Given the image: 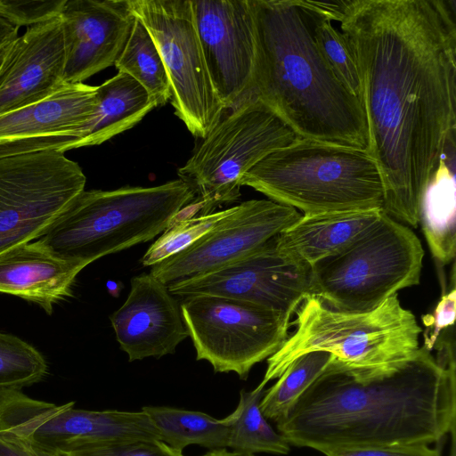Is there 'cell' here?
Masks as SVG:
<instances>
[{
	"label": "cell",
	"mask_w": 456,
	"mask_h": 456,
	"mask_svg": "<svg viewBox=\"0 0 456 456\" xmlns=\"http://www.w3.org/2000/svg\"><path fill=\"white\" fill-rule=\"evenodd\" d=\"M340 28L359 67L383 210L416 228L440 162L455 164L456 1L350 0Z\"/></svg>",
	"instance_id": "obj_1"
},
{
	"label": "cell",
	"mask_w": 456,
	"mask_h": 456,
	"mask_svg": "<svg viewBox=\"0 0 456 456\" xmlns=\"http://www.w3.org/2000/svg\"><path fill=\"white\" fill-rule=\"evenodd\" d=\"M454 355L425 346L397 371L360 381L331 361L276 422L289 444L339 448L430 444L455 429Z\"/></svg>",
	"instance_id": "obj_2"
},
{
	"label": "cell",
	"mask_w": 456,
	"mask_h": 456,
	"mask_svg": "<svg viewBox=\"0 0 456 456\" xmlns=\"http://www.w3.org/2000/svg\"><path fill=\"white\" fill-rule=\"evenodd\" d=\"M253 94L300 138L369 151L363 106L338 77L298 0H249Z\"/></svg>",
	"instance_id": "obj_3"
},
{
	"label": "cell",
	"mask_w": 456,
	"mask_h": 456,
	"mask_svg": "<svg viewBox=\"0 0 456 456\" xmlns=\"http://www.w3.org/2000/svg\"><path fill=\"white\" fill-rule=\"evenodd\" d=\"M290 322L295 331L267 359L260 385L278 379L300 355L325 351L339 369L360 381L390 375L404 366L419 348L421 329L397 294L376 309L350 313L332 309L309 295Z\"/></svg>",
	"instance_id": "obj_4"
},
{
	"label": "cell",
	"mask_w": 456,
	"mask_h": 456,
	"mask_svg": "<svg viewBox=\"0 0 456 456\" xmlns=\"http://www.w3.org/2000/svg\"><path fill=\"white\" fill-rule=\"evenodd\" d=\"M195 199L181 179L157 186L84 190L37 240L54 255L87 266L152 240Z\"/></svg>",
	"instance_id": "obj_5"
},
{
	"label": "cell",
	"mask_w": 456,
	"mask_h": 456,
	"mask_svg": "<svg viewBox=\"0 0 456 456\" xmlns=\"http://www.w3.org/2000/svg\"><path fill=\"white\" fill-rule=\"evenodd\" d=\"M304 215L382 208L384 184L368 151L300 139L256 164L240 181Z\"/></svg>",
	"instance_id": "obj_6"
},
{
	"label": "cell",
	"mask_w": 456,
	"mask_h": 456,
	"mask_svg": "<svg viewBox=\"0 0 456 456\" xmlns=\"http://www.w3.org/2000/svg\"><path fill=\"white\" fill-rule=\"evenodd\" d=\"M423 257L412 230L383 211L347 248L311 267V295L335 310L370 312L397 291L419 283Z\"/></svg>",
	"instance_id": "obj_7"
},
{
	"label": "cell",
	"mask_w": 456,
	"mask_h": 456,
	"mask_svg": "<svg viewBox=\"0 0 456 456\" xmlns=\"http://www.w3.org/2000/svg\"><path fill=\"white\" fill-rule=\"evenodd\" d=\"M300 139L252 93L221 118L177 175L202 204L200 216L209 215L240 198V181L256 164Z\"/></svg>",
	"instance_id": "obj_8"
},
{
	"label": "cell",
	"mask_w": 456,
	"mask_h": 456,
	"mask_svg": "<svg viewBox=\"0 0 456 456\" xmlns=\"http://www.w3.org/2000/svg\"><path fill=\"white\" fill-rule=\"evenodd\" d=\"M180 305L196 359L241 379L281 347L291 326L285 314L226 297L189 296Z\"/></svg>",
	"instance_id": "obj_9"
},
{
	"label": "cell",
	"mask_w": 456,
	"mask_h": 456,
	"mask_svg": "<svg viewBox=\"0 0 456 456\" xmlns=\"http://www.w3.org/2000/svg\"><path fill=\"white\" fill-rule=\"evenodd\" d=\"M74 404L56 405L33 399L20 388H0V431L36 450L58 454L86 445L160 440L142 410L88 411Z\"/></svg>",
	"instance_id": "obj_10"
},
{
	"label": "cell",
	"mask_w": 456,
	"mask_h": 456,
	"mask_svg": "<svg viewBox=\"0 0 456 456\" xmlns=\"http://www.w3.org/2000/svg\"><path fill=\"white\" fill-rule=\"evenodd\" d=\"M163 60L175 114L196 137L205 138L223 117L207 69L191 0H128Z\"/></svg>",
	"instance_id": "obj_11"
},
{
	"label": "cell",
	"mask_w": 456,
	"mask_h": 456,
	"mask_svg": "<svg viewBox=\"0 0 456 456\" xmlns=\"http://www.w3.org/2000/svg\"><path fill=\"white\" fill-rule=\"evenodd\" d=\"M86 182L80 166L61 151L0 158V255L42 236Z\"/></svg>",
	"instance_id": "obj_12"
},
{
	"label": "cell",
	"mask_w": 456,
	"mask_h": 456,
	"mask_svg": "<svg viewBox=\"0 0 456 456\" xmlns=\"http://www.w3.org/2000/svg\"><path fill=\"white\" fill-rule=\"evenodd\" d=\"M276 237L222 268L170 283L167 288L174 296L226 297L291 318L311 295V268L281 253Z\"/></svg>",
	"instance_id": "obj_13"
},
{
	"label": "cell",
	"mask_w": 456,
	"mask_h": 456,
	"mask_svg": "<svg viewBox=\"0 0 456 456\" xmlns=\"http://www.w3.org/2000/svg\"><path fill=\"white\" fill-rule=\"evenodd\" d=\"M301 216L296 208L271 200L244 201L191 246L152 265L149 273L168 285L213 272L279 235Z\"/></svg>",
	"instance_id": "obj_14"
},
{
	"label": "cell",
	"mask_w": 456,
	"mask_h": 456,
	"mask_svg": "<svg viewBox=\"0 0 456 456\" xmlns=\"http://www.w3.org/2000/svg\"><path fill=\"white\" fill-rule=\"evenodd\" d=\"M214 90L224 110L253 93L256 55L249 0H191Z\"/></svg>",
	"instance_id": "obj_15"
},
{
	"label": "cell",
	"mask_w": 456,
	"mask_h": 456,
	"mask_svg": "<svg viewBox=\"0 0 456 456\" xmlns=\"http://www.w3.org/2000/svg\"><path fill=\"white\" fill-rule=\"evenodd\" d=\"M96 94L97 86L67 83L42 101L0 115V158L77 149Z\"/></svg>",
	"instance_id": "obj_16"
},
{
	"label": "cell",
	"mask_w": 456,
	"mask_h": 456,
	"mask_svg": "<svg viewBox=\"0 0 456 456\" xmlns=\"http://www.w3.org/2000/svg\"><path fill=\"white\" fill-rule=\"evenodd\" d=\"M60 17L68 84L83 83L114 65L135 20L128 0H67Z\"/></svg>",
	"instance_id": "obj_17"
},
{
	"label": "cell",
	"mask_w": 456,
	"mask_h": 456,
	"mask_svg": "<svg viewBox=\"0 0 456 456\" xmlns=\"http://www.w3.org/2000/svg\"><path fill=\"white\" fill-rule=\"evenodd\" d=\"M130 292L110 320L129 362L174 354L188 337L181 305L167 285L150 273L132 278Z\"/></svg>",
	"instance_id": "obj_18"
},
{
	"label": "cell",
	"mask_w": 456,
	"mask_h": 456,
	"mask_svg": "<svg viewBox=\"0 0 456 456\" xmlns=\"http://www.w3.org/2000/svg\"><path fill=\"white\" fill-rule=\"evenodd\" d=\"M66 45L61 17L27 28L0 67V115L52 95L65 84Z\"/></svg>",
	"instance_id": "obj_19"
},
{
	"label": "cell",
	"mask_w": 456,
	"mask_h": 456,
	"mask_svg": "<svg viewBox=\"0 0 456 456\" xmlns=\"http://www.w3.org/2000/svg\"><path fill=\"white\" fill-rule=\"evenodd\" d=\"M86 266L61 258L37 240L0 255V292L33 302L52 314L53 305L72 295L77 274Z\"/></svg>",
	"instance_id": "obj_20"
},
{
	"label": "cell",
	"mask_w": 456,
	"mask_h": 456,
	"mask_svg": "<svg viewBox=\"0 0 456 456\" xmlns=\"http://www.w3.org/2000/svg\"><path fill=\"white\" fill-rule=\"evenodd\" d=\"M382 208L328 212L302 216L276 237L281 253L311 268L339 254L380 218Z\"/></svg>",
	"instance_id": "obj_21"
},
{
	"label": "cell",
	"mask_w": 456,
	"mask_h": 456,
	"mask_svg": "<svg viewBox=\"0 0 456 456\" xmlns=\"http://www.w3.org/2000/svg\"><path fill=\"white\" fill-rule=\"evenodd\" d=\"M97 103L83 126L77 148L101 144L126 131L156 107L146 90L126 73L97 86Z\"/></svg>",
	"instance_id": "obj_22"
},
{
	"label": "cell",
	"mask_w": 456,
	"mask_h": 456,
	"mask_svg": "<svg viewBox=\"0 0 456 456\" xmlns=\"http://www.w3.org/2000/svg\"><path fill=\"white\" fill-rule=\"evenodd\" d=\"M419 223L435 260L450 264L456 253L455 167L444 160L423 195Z\"/></svg>",
	"instance_id": "obj_23"
},
{
	"label": "cell",
	"mask_w": 456,
	"mask_h": 456,
	"mask_svg": "<svg viewBox=\"0 0 456 456\" xmlns=\"http://www.w3.org/2000/svg\"><path fill=\"white\" fill-rule=\"evenodd\" d=\"M141 410L151 418L160 441L182 451L197 444L209 451L227 449L229 419H217L210 415L170 406H143Z\"/></svg>",
	"instance_id": "obj_24"
},
{
	"label": "cell",
	"mask_w": 456,
	"mask_h": 456,
	"mask_svg": "<svg viewBox=\"0 0 456 456\" xmlns=\"http://www.w3.org/2000/svg\"><path fill=\"white\" fill-rule=\"evenodd\" d=\"M265 392V387L260 384L251 391L240 392L236 409L227 416L230 427L227 448L232 452L248 455L289 452V442L273 429L260 410Z\"/></svg>",
	"instance_id": "obj_25"
},
{
	"label": "cell",
	"mask_w": 456,
	"mask_h": 456,
	"mask_svg": "<svg viewBox=\"0 0 456 456\" xmlns=\"http://www.w3.org/2000/svg\"><path fill=\"white\" fill-rule=\"evenodd\" d=\"M114 65L118 72L136 80L156 107L166 104L171 99L170 83L163 60L151 34L137 17Z\"/></svg>",
	"instance_id": "obj_26"
},
{
	"label": "cell",
	"mask_w": 456,
	"mask_h": 456,
	"mask_svg": "<svg viewBox=\"0 0 456 456\" xmlns=\"http://www.w3.org/2000/svg\"><path fill=\"white\" fill-rule=\"evenodd\" d=\"M330 361L331 354L325 351L308 352L295 359L265 390L259 404L263 415L275 422L283 418Z\"/></svg>",
	"instance_id": "obj_27"
},
{
	"label": "cell",
	"mask_w": 456,
	"mask_h": 456,
	"mask_svg": "<svg viewBox=\"0 0 456 456\" xmlns=\"http://www.w3.org/2000/svg\"><path fill=\"white\" fill-rule=\"evenodd\" d=\"M43 354L30 344L0 332V388H22L41 381L47 373Z\"/></svg>",
	"instance_id": "obj_28"
},
{
	"label": "cell",
	"mask_w": 456,
	"mask_h": 456,
	"mask_svg": "<svg viewBox=\"0 0 456 456\" xmlns=\"http://www.w3.org/2000/svg\"><path fill=\"white\" fill-rule=\"evenodd\" d=\"M310 11L314 17V38L322 53L338 77L362 102L361 75L350 40L345 33L336 29L330 20Z\"/></svg>",
	"instance_id": "obj_29"
},
{
	"label": "cell",
	"mask_w": 456,
	"mask_h": 456,
	"mask_svg": "<svg viewBox=\"0 0 456 456\" xmlns=\"http://www.w3.org/2000/svg\"><path fill=\"white\" fill-rule=\"evenodd\" d=\"M232 210L233 207L169 224L142 256V265L152 266L186 248L210 231Z\"/></svg>",
	"instance_id": "obj_30"
},
{
	"label": "cell",
	"mask_w": 456,
	"mask_h": 456,
	"mask_svg": "<svg viewBox=\"0 0 456 456\" xmlns=\"http://www.w3.org/2000/svg\"><path fill=\"white\" fill-rule=\"evenodd\" d=\"M67 0H0V17L16 28L38 25L61 16Z\"/></svg>",
	"instance_id": "obj_31"
},
{
	"label": "cell",
	"mask_w": 456,
	"mask_h": 456,
	"mask_svg": "<svg viewBox=\"0 0 456 456\" xmlns=\"http://www.w3.org/2000/svg\"><path fill=\"white\" fill-rule=\"evenodd\" d=\"M65 456H183L160 440H138L119 444L86 445L63 453Z\"/></svg>",
	"instance_id": "obj_32"
},
{
	"label": "cell",
	"mask_w": 456,
	"mask_h": 456,
	"mask_svg": "<svg viewBox=\"0 0 456 456\" xmlns=\"http://www.w3.org/2000/svg\"><path fill=\"white\" fill-rule=\"evenodd\" d=\"M322 453L326 456H441L438 448L424 444L339 448Z\"/></svg>",
	"instance_id": "obj_33"
},
{
	"label": "cell",
	"mask_w": 456,
	"mask_h": 456,
	"mask_svg": "<svg viewBox=\"0 0 456 456\" xmlns=\"http://www.w3.org/2000/svg\"><path fill=\"white\" fill-rule=\"evenodd\" d=\"M456 291L452 288L449 293L444 295L438 302L432 314L424 315L422 320L430 333L424 335V346L430 351L440 335L441 331L454 325L456 312Z\"/></svg>",
	"instance_id": "obj_34"
},
{
	"label": "cell",
	"mask_w": 456,
	"mask_h": 456,
	"mask_svg": "<svg viewBox=\"0 0 456 456\" xmlns=\"http://www.w3.org/2000/svg\"><path fill=\"white\" fill-rule=\"evenodd\" d=\"M350 0L316 1L299 0V3L329 20L340 22L344 18Z\"/></svg>",
	"instance_id": "obj_35"
},
{
	"label": "cell",
	"mask_w": 456,
	"mask_h": 456,
	"mask_svg": "<svg viewBox=\"0 0 456 456\" xmlns=\"http://www.w3.org/2000/svg\"><path fill=\"white\" fill-rule=\"evenodd\" d=\"M0 456H41L29 444L15 436L0 431Z\"/></svg>",
	"instance_id": "obj_36"
},
{
	"label": "cell",
	"mask_w": 456,
	"mask_h": 456,
	"mask_svg": "<svg viewBox=\"0 0 456 456\" xmlns=\"http://www.w3.org/2000/svg\"><path fill=\"white\" fill-rule=\"evenodd\" d=\"M19 28L0 17V45L13 41L18 37Z\"/></svg>",
	"instance_id": "obj_37"
},
{
	"label": "cell",
	"mask_w": 456,
	"mask_h": 456,
	"mask_svg": "<svg viewBox=\"0 0 456 456\" xmlns=\"http://www.w3.org/2000/svg\"><path fill=\"white\" fill-rule=\"evenodd\" d=\"M201 456H254V455H248V454H240L233 452L232 451H228L226 448L224 449H217V450H212Z\"/></svg>",
	"instance_id": "obj_38"
},
{
	"label": "cell",
	"mask_w": 456,
	"mask_h": 456,
	"mask_svg": "<svg viewBox=\"0 0 456 456\" xmlns=\"http://www.w3.org/2000/svg\"><path fill=\"white\" fill-rule=\"evenodd\" d=\"M12 42L0 45V67L4 60L5 54Z\"/></svg>",
	"instance_id": "obj_39"
},
{
	"label": "cell",
	"mask_w": 456,
	"mask_h": 456,
	"mask_svg": "<svg viewBox=\"0 0 456 456\" xmlns=\"http://www.w3.org/2000/svg\"><path fill=\"white\" fill-rule=\"evenodd\" d=\"M36 450V449H35ZM41 456H65L63 454H58V453H47L41 451L37 450Z\"/></svg>",
	"instance_id": "obj_40"
}]
</instances>
